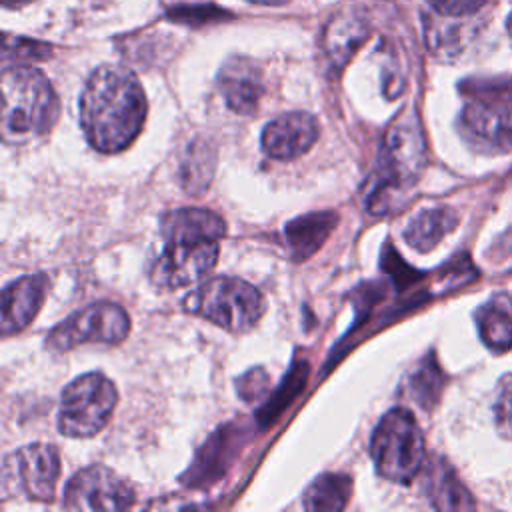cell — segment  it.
Instances as JSON below:
<instances>
[{
	"mask_svg": "<svg viewBox=\"0 0 512 512\" xmlns=\"http://www.w3.org/2000/svg\"><path fill=\"white\" fill-rule=\"evenodd\" d=\"M146 96L138 78L122 66L96 68L80 96L86 140L102 154L126 150L146 120Z\"/></svg>",
	"mask_w": 512,
	"mask_h": 512,
	"instance_id": "6da1fadb",
	"label": "cell"
},
{
	"mask_svg": "<svg viewBox=\"0 0 512 512\" xmlns=\"http://www.w3.org/2000/svg\"><path fill=\"white\" fill-rule=\"evenodd\" d=\"M164 248L150 264L154 286L172 290L192 286L208 276L218 262L224 220L206 208H176L162 216Z\"/></svg>",
	"mask_w": 512,
	"mask_h": 512,
	"instance_id": "7a4b0ae2",
	"label": "cell"
},
{
	"mask_svg": "<svg viewBox=\"0 0 512 512\" xmlns=\"http://www.w3.org/2000/svg\"><path fill=\"white\" fill-rule=\"evenodd\" d=\"M58 96L48 78L32 66L2 72V140L24 144L46 134L58 118Z\"/></svg>",
	"mask_w": 512,
	"mask_h": 512,
	"instance_id": "3957f363",
	"label": "cell"
},
{
	"mask_svg": "<svg viewBox=\"0 0 512 512\" xmlns=\"http://www.w3.org/2000/svg\"><path fill=\"white\" fill-rule=\"evenodd\" d=\"M426 166V140L414 110H404L388 126L378 152V184L370 192L368 208L384 210V198L410 188Z\"/></svg>",
	"mask_w": 512,
	"mask_h": 512,
	"instance_id": "277c9868",
	"label": "cell"
},
{
	"mask_svg": "<svg viewBox=\"0 0 512 512\" xmlns=\"http://www.w3.org/2000/svg\"><path fill=\"white\" fill-rule=\"evenodd\" d=\"M182 304L186 312L206 318L232 334L254 328L266 308L262 294L236 276H216L202 282Z\"/></svg>",
	"mask_w": 512,
	"mask_h": 512,
	"instance_id": "5b68a950",
	"label": "cell"
},
{
	"mask_svg": "<svg viewBox=\"0 0 512 512\" xmlns=\"http://www.w3.org/2000/svg\"><path fill=\"white\" fill-rule=\"evenodd\" d=\"M370 456L376 472L390 482L408 484L424 466L426 448L420 426L410 410H388L370 438Z\"/></svg>",
	"mask_w": 512,
	"mask_h": 512,
	"instance_id": "8992f818",
	"label": "cell"
},
{
	"mask_svg": "<svg viewBox=\"0 0 512 512\" xmlns=\"http://www.w3.org/2000/svg\"><path fill=\"white\" fill-rule=\"evenodd\" d=\"M118 392L112 380L100 372L74 378L60 394L58 430L68 438H90L112 418Z\"/></svg>",
	"mask_w": 512,
	"mask_h": 512,
	"instance_id": "52a82bcc",
	"label": "cell"
},
{
	"mask_svg": "<svg viewBox=\"0 0 512 512\" xmlns=\"http://www.w3.org/2000/svg\"><path fill=\"white\" fill-rule=\"evenodd\" d=\"M130 332L126 310L114 302H94L72 312L46 334V346L66 352L80 344H118Z\"/></svg>",
	"mask_w": 512,
	"mask_h": 512,
	"instance_id": "ba28073f",
	"label": "cell"
},
{
	"mask_svg": "<svg viewBox=\"0 0 512 512\" xmlns=\"http://www.w3.org/2000/svg\"><path fill=\"white\" fill-rule=\"evenodd\" d=\"M60 478V454L56 446L34 442L4 462V482L14 480L16 492L36 502H50Z\"/></svg>",
	"mask_w": 512,
	"mask_h": 512,
	"instance_id": "9c48e42d",
	"label": "cell"
},
{
	"mask_svg": "<svg viewBox=\"0 0 512 512\" xmlns=\"http://www.w3.org/2000/svg\"><path fill=\"white\" fill-rule=\"evenodd\" d=\"M64 508L116 512L134 504V492L124 478L104 466H88L76 472L64 488Z\"/></svg>",
	"mask_w": 512,
	"mask_h": 512,
	"instance_id": "30bf717a",
	"label": "cell"
},
{
	"mask_svg": "<svg viewBox=\"0 0 512 512\" xmlns=\"http://www.w3.org/2000/svg\"><path fill=\"white\" fill-rule=\"evenodd\" d=\"M462 138L484 154H502L512 150V104L496 98L476 96L458 118Z\"/></svg>",
	"mask_w": 512,
	"mask_h": 512,
	"instance_id": "8fae6325",
	"label": "cell"
},
{
	"mask_svg": "<svg viewBox=\"0 0 512 512\" xmlns=\"http://www.w3.org/2000/svg\"><path fill=\"white\" fill-rule=\"evenodd\" d=\"M320 128L308 112H288L270 120L262 130V150L276 160H294L318 140Z\"/></svg>",
	"mask_w": 512,
	"mask_h": 512,
	"instance_id": "7c38bea8",
	"label": "cell"
},
{
	"mask_svg": "<svg viewBox=\"0 0 512 512\" xmlns=\"http://www.w3.org/2000/svg\"><path fill=\"white\" fill-rule=\"evenodd\" d=\"M46 290V274H26L6 284L0 306V330L4 336L24 330L36 318L46 298Z\"/></svg>",
	"mask_w": 512,
	"mask_h": 512,
	"instance_id": "4fadbf2b",
	"label": "cell"
},
{
	"mask_svg": "<svg viewBox=\"0 0 512 512\" xmlns=\"http://www.w3.org/2000/svg\"><path fill=\"white\" fill-rule=\"evenodd\" d=\"M218 88L230 110L252 114L264 94L260 68L244 56H232L218 72Z\"/></svg>",
	"mask_w": 512,
	"mask_h": 512,
	"instance_id": "5bb4252c",
	"label": "cell"
},
{
	"mask_svg": "<svg viewBox=\"0 0 512 512\" xmlns=\"http://www.w3.org/2000/svg\"><path fill=\"white\" fill-rule=\"evenodd\" d=\"M370 34V24L364 16V12L350 8L340 14H336L324 34H322V50L328 58V64L332 70H342L348 60L356 54V50L364 44V40Z\"/></svg>",
	"mask_w": 512,
	"mask_h": 512,
	"instance_id": "9a60e30c",
	"label": "cell"
},
{
	"mask_svg": "<svg viewBox=\"0 0 512 512\" xmlns=\"http://www.w3.org/2000/svg\"><path fill=\"white\" fill-rule=\"evenodd\" d=\"M336 222L338 214L334 210L310 212L290 220L284 228V236L292 260L300 262L310 258L336 228Z\"/></svg>",
	"mask_w": 512,
	"mask_h": 512,
	"instance_id": "2e32d148",
	"label": "cell"
},
{
	"mask_svg": "<svg viewBox=\"0 0 512 512\" xmlns=\"http://www.w3.org/2000/svg\"><path fill=\"white\" fill-rule=\"evenodd\" d=\"M476 326L490 350H508L512 346V298L504 292L494 294L476 310Z\"/></svg>",
	"mask_w": 512,
	"mask_h": 512,
	"instance_id": "e0dca14e",
	"label": "cell"
},
{
	"mask_svg": "<svg viewBox=\"0 0 512 512\" xmlns=\"http://www.w3.org/2000/svg\"><path fill=\"white\" fill-rule=\"evenodd\" d=\"M426 492L438 510H470L474 500L462 486L454 470L444 460H434L426 474Z\"/></svg>",
	"mask_w": 512,
	"mask_h": 512,
	"instance_id": "ac0fdd59",
	"label": "cell"
},
{
	"mask_svg": "<svg viewBox=\"0 0 512 512\" xmlns=\"http://www.w3.org/2000/svg\"><path fill=\"white\" fill-rule=\"evenodd\" d=\"M458 216L450 208H426L404 228V240L418 252L432 250L448 232L456 228Z\"/></svg>",
	"mask_w": 512,
	"mask_h": 512,
	"instance_id": "d6986e66",
	"label": "cell"
},
{
	"mask_svg": "<svg viewBox=\"0 0 512 512\" xmlns=\"http://www.w3.org/2000/svg\"><path fill=\"white\" fill-rule=\"evenodd\" d=\"M352 494V480L346 474H322L304 492V508L320 512H338L346 508Z\"/></svg>",
	"mask_w": 512,
	"mask_h": 512,
	"instance_id": "ffe728a7",
	"label": "cell"
},
{
	"mask_svg": "<svg viewBox=\"0 0 512 512\" xmlns=\"http://www.w3.org/2000/svg\"><path fill=\"white\" fill-rule=\"evenodd\" d=\"M466 22H446L442 18H426V42L438 58H456L466 42Z\"/></svg>",
	"mask_w": 512,
	"mask_h": 512,
	"instance_id": "44dd1931",
	"label": "cell"
},
{
	"mask_svg": "<svg viewBox=\"0 0 512 512\" xmlns=\"http://www.w3.org/2000/svg\"><path fill=\"white\" fill-rule=\"evenodd\" d=\"M442 372L440 366L436 364L434 356H428L412 374L408 380V388L412 398L422 406V408H432V404L438 400L440 390H442Z\"/></svg>",
	"mask_w": 512,
	"mask_h": 512,
	"instance_id": "7402d4cb",
	"label": "cell"
},
{
	"mask_svg": "<svg viewBox=\"0 0 512 512\" xmlns=\"http://www.w3.org/2000/svg\"><path fill=\"white\" fill-rule=\"evenodd\" d=\"M308 376V362H298L290 368V374H286V378L282 380L280 388L276 390L274 398L258 412L260 424H270L272 420H276L280 416V412L292 402V398L298 396V392L302 390L304 382Z\"/></svg>",
	"mask_w": 512,
	"mask_h": 512,
	"instance_id": "603a6c76",
	"label": "cell"
},
{
	"mask_svg": "<svg viewBox=\"0 0 512 512\" xmlns=\"http://www.w3.org/2000/svg\"><path fill=\"white\" fill-rule=\"evenodd\" d=\"M50 54V46L26 38H14L6 34L4 40V62H28V60H42Z\"/></svg>",
	"mask_w": 512,
	"mask_h": 512,
	"instance_id": "cb8c5ba5",
	"label": "cell"
},
{
	"mask_svg": "<svg viewBox=\"0 0 512 512\" xmlns=\"http://www.w3.org/2000/svg\"><path fill=\"white\" fill-rule=\"evenodd\" d=\"M494 422L500 434L512 440V374L500 380L494 400Z\"/></svg>",
	"mask_w": 512,
	"mask_h": 512,
	"instance_id": "d4e9b609",
	"label": "cell"
},
{
	"mask_svg": "<svg viewBox=\"0 0 512 512\" xmlns=\"http://www.w3.org/2000/svg\"><path fill=\"white\" fill-rule=\"evenodd\" d=\"M438 14L446 18H462L478 12L486 0H426Z\"/></svg>",
	"mask_w": 512,
	"mask_h": 512,
	"instance_id": "484cf974",
	"label": "cell"
},
{
	"mask_svg": "<svg viewBox=\"0 0 512 512\" xmlns=\"http://www.w3.org/2000/svg\"><path fill=\"white\" fill-rule=\"evenodd\" d=\"M268 390V376L262 368H254L238 380V394L246 402L258 400Z\"/></svg>",
	"mask_w": 512,
	"mask_h": 512,
	"instance_id": "4316f807",
	"label": "cell"
},
{
	"mask_svg": "<svg viewBox=\"0 0 512 512\" xmlns=\"http://www.w3.org/2000/svg\"><path fill=\"white\" fill-rule=\"evenodd\" d=\"M254 4H266V6H280V4H286L288 0H250Z\"/></svg>",
	"mask_w": 512,
	"mask_h": 512,
	"instance_id": "83f0119b",
	"label": "cell"
},
{
	"mask_svg": "<svg viewBox=\"0 0 512 512\" xmlns=\"http://www.w3.org/2000/svg\"><path fill=\"white\" fill-rule=\"evenodd\" d=\"M26 2H30V0H2L4 8H12V6H22V4H26Z\"/></svg>",
	"mask_w": 512,
	"mask_h": 512,
	"instance_id": "f1b7e54d",
	"label": "cell"
},
{
	"mask_svg": "<svg viewBox=\"0 0 512 512\" xmlns=\"http://www.w3.org/2000/svg\"><path fill=\"white\" fill-rule=\"evenodd\" d=\"M508 32H510V36H512V14H510V18H508Z\"/></svg>",
	"mask_w": 512,
	"mask_h": 512,
	"instance_id": "f546056e",
	"label": "cell"
}]
</instances>
